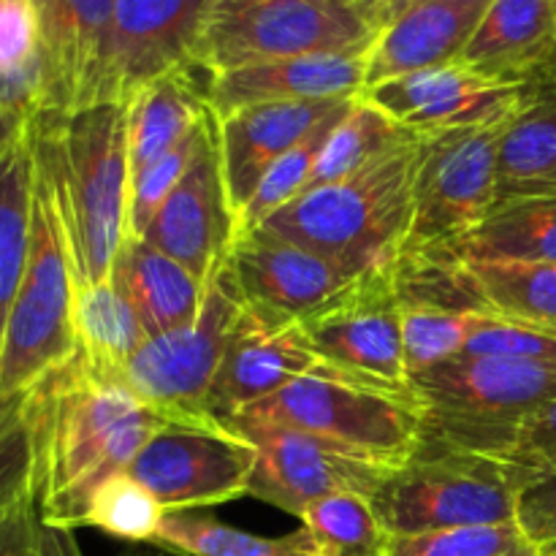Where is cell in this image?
Listing matches in <instances>:
<instances>
[{
	"label": "cell",
	"instance_id": "1",
	"mask_svg": "<svg viewBox=\"0 0 556 556\" xmlns=\"http://www.w3.org/2000/svg\"><path fill=\"white\" fill-rule=\"evenodd\" d=\"M22 413L33 503L54 530L81 527L96 489L128 472L161 429L179 424L147 405L123 372H106L79 353L22 394Z\"/></svg>",
	"mask_w": 556,
	"mask_h": 556
},
{
	"label": "cell",
	"instance_id": "2",
	"mask_svg": "<svg viewBox=\"0 0 556 556\" xmlns=\"http://www.w3.org/2000/svg\"><path fill=\"white\" fill-rule=\"evenodd\" d=\"M38 179L52 199L76 288L112 277L128 233V109L101 103L33 119Z\"/></svg>",
	"mask_w": 556,
	"mask_h": 556
},
{
	"label": "cell",
	"instance_id": "3",
	"mask_svg": "<svg viewBox=\"0 0 556 556\" xmlns=\"http://www.w3.org/2000/svg\"><path fill=\"white\" fill-rule=\"evenodd\" d=\"M421 136L362 172L299 195L261 228L326 255L356 277L394 266L413 217Z\"/></svg>",
	"mask_w": 556,
	"mask_h": 556
},
{
	"label": "cell",
	"instance_id": "4",
	"mask_svg": "<svg viewBox=\"0 0 556 556\" xmlns=\"http://www.w3.org/2000/svg\"><path fill=\"white\" fill-rule=\"evenodd\" d=\"M402 0H210L195 65L244 68L302 54L367 52Z\"/></svg>",
	"mask_w": 556,
	"mask_h": 556
},
{
	"label": "cell",
	"instance_id": "5",
	"mask_svg": "<svg viewBox=\"0 0 556 556\" xmlns=\"http://www.w3.org/2000/svg\"><path fill=\"white\" fill-rule=\"evenodd\" d=\"M421 443L505 459L521 429L556 400V364L456 356L410 380Z\"/></svg>",
	"mask_w": 556,
	"mask_h": 556
},
{
	"label": "cell",
	"instance_id": "6",
	"mask_svg": "<svg viewBox=\"0 0 556 556\" xmlns=\"http://www.w3.org/2000/svg\"><path fill=\"white\" fill-rule=\"evenodd\" d=\"M521 483L519 472L497 456L421 443L405 465L391 470L372 508L391 541L514 525Z\"/></svg>",
	"mask_w": 556,
	"mask_h": 556
},
{
	"label": "cell",
	"instance_id": "7",
	"mask_svg": "<svg viewBox=\"0 0 556 556\" xmlns=\"http://www.w3.org/2000/svg\"><path fill=\"white\" fill-rule=\"evenodd\" d=\"M244 413L331 440L389 467L405 465L424 438L416 391L362 383L348 375L293 380Z\"/></svg>",
	"mask_w": 556,
	"mask_h": 556
},
{
	"label": "cell",
	"instance_id": "8",
	"mask_svg": "<svg viewBox=\"0 0 556 556\" xmlns=\"http://www.w3.org/2000/svg\"><path fill=\"white\" fill-rule=\"evenodd\" d=\"M74 296L68 250L52 199L36 172L30 255L0 345V396L25 394L76 356Z\"/></svg>",
	"mask_w": 556,
	"mask_h": 556
},
{
	"label": "cell",
	"instance_id": "9",
	"mask_svg": "<svg viewBox=\"0 0 556 556\" xmlns=\"http://www.w3.org/2000/svg\"><path fill=\"white\" fill-rule=\"evenodd\" d=\"M244 313V296L228 255L206 280L204 302L188 326L150 337L123 369L130 389L179 424H220L206 413L228 340Z\"/></svg>",
	"mask_w": 556,
	"mask_h": 556
},
{
	"label": "cell",
	"instance_id": "10",
	"mask_svg": "<svg viewBox=\"0 0 556 556\" xmlns=\"http://www.w3.org/2000/svg\"><path fill=\"white\" fill-rule=\"evenodd\" d=\"M500 134L503 128L421 136L405 250L451 253L486 220L497 204Z\"/></svg>",
	"mask_w": 556,
	"mask_h": 556
},
{
	"label": "cell",
	"instance_id": "11",
	"mask_svg": "<svg viewBox=\"0 0 556 556\" xmlns=\"http://www.w3.org/2000/svg\"><path fill=\"white\" fill-rule=\"evenodd\" d=\"M223 424L255 445L258 459L250 494L293 516H302L304 508L334 494L372 500L383 489L391 470H396L331 440L250 413H239Z\"/></svg>",
	"mask_w": 556,
	"mask_h": 556
},
{
	"label": "cell",
	"instance_id": "12",
	"mask_svg": "<svg viewBox=\"0 0 556 556\" xmlns=\"http://www.w3.org/2000/svg\"><path fill=\"white\" fill-rule=\"evenodd\" d=\"M255 445L228 424H172L128 467L166 514L231 503L250 494Z\"/></svg>",
	"mask_w": 556,
	"mask_h": 556
},
{
	"label": "cell",
	"instance_id": "13",
	"mask_svg": "<svg viewBox=\"0 0 556 556\" xmlns=\"http://www.w3.org/2000/svg\"><path fill=\"white\" fill-rule=\"evenodd\" d=\"M315 353L362 383L413 389L402 353V304L389 269L369 271L351 288L299 320Z\"/></svg>",
	"mask_w": 556,
	"mask_h": 556
},
{
	"label": "cell",
	"instance_id": "14",
	"mask_svg": "<svg viewBox=\"0 0 556 556\" xmlns=\"http://www.w3.org/2000/svg\"><path fill=\"white\" fill-rule=\"evenodd\" d=\"M527 85L494 81L467 65L418 71L362 92L364 101L416 136L505 128L527 101Z\"/></svg>",
	"mask_w": 556,
	"mask_h": 556
},
{
	"label": "cell",
	"instance_id": "15",
	"mask_svg": "<svg viewBox=\"0 0 556 556\" xmlns=\"http://www.w3.org/2000/svg\"><path fill=\"white\" fill-rule=\"evenodd\" d=\"M313 375L340 372L309 348L299 324L261 313L244 302V313L212 383L206 413L217 421H228L269 400L293 380Z\"/></svg>",
	"mask_w": 556,
	"mask_h": 556
},
{
	"label": "cell",
	"instance_id": "16",
	"mask_svg": "<svg viewBox=\"0 0 556 556\" xmlns=\"http://www.w3.org/2000/svg\"><path fill=\"white\" fill-rule=\"evenodd\" d=\"M206 11L210 0H114L109 103H128L150 81L195 68Z\"/></svg>",
	"mask_w": 556,
	"mask_h": 556
},
{
	"label": "cell",
	"instance_id": "17",
	"mask_svg": "<svg viewBox=\"0 0 556 556\" xmlns=\"http://www.w3.org/2000/svg\"><path fill=\"white\" fill-rule=\"evenodd\" d=\"M41 114L71 117L109 103V27L114 0H38Z\"/></svg>",
	"mask_w": 556,
	"mask_h": 556
},
{
	"label": "cell",
	"instance_id": "18",
	"mask_svg": "<svg viewBox=\"0 0 556 556\" xmlns=\"http://www.w3.org/2000/svg\"><path fill=\"white\" fill-rule=\"evenodd\" d=\"M228 264L250 307L293 324L313 315L358 280L337 261L288 242L266 228L233 239Z\"/></svg>",
	"mask_w": 556,
	"mask_h": 556
},
{
	"label": "cell",
	"instance_id": "19",
	"mask_svg": "<svg viewBox=\"0 0 556 556\" xmlns=\"http://www.w3.org/2000/svg\"><path fill=\"white\" fill-rule=\"evenodd\" d=\"M139 239L201 280H210L215 266L226 258L237 239V217L228 201L215 134Z\"/></svg>",
	"mask_w": 556,
	"mask_h": 556
},
{
	"label": "cell",
	"instance_id": "20",
	"mask_svg": "<svg viewBox=\"0 0 556 556\" xmlns=\"http://www.w3.org/2000/svg\"><path fill=\"white\" fill-rule=\"evenodd\" d=\"M356 98L258 103L215 117L217 152L233 217L244 210L271 163L345 112Z\"/></svg>",
	"mask_w": 556,
	"mask_h": 556
},
{
	"label": "cell",
	"instance_id": "21",
	"mask_svg": "<svg viewBox=\"0 0 556 556\" xmlns=\"http://www.w3.org/2000/svg\"><path fill=\"white\" fill-rule=\"evenodd\" d=\"M492 0H402L367 52L364 90L418 71L462 63Z\"/></svg>",
	"mask_w": 556,
	"mask_h": 556
},
{
	"label": "cell",
	"instance_id": "22",
	"mask_svg": "<svg viewBox=\"0 0 556 556\" xmlns=\"http://www.w3.org/2000/svg\"><path fill=\"white\" fill-rule=\"evenodd\" d=\"M367 52L302 54L223 71L210 76L206 103L215 117H223L258 103L356 98L367 81Z\"/></svg>",
	"mask_w": 556,
	"mask_h": 556
},
{
	"label": "cell",
	"instance_id": "23",
	"mask_svg": "<svg viewBox=\"0 0 556 556\" xmlns=\"http://www.w3.org/2000/svg\"><path fill=\"white\" fill-rule=\"evenodd\" d=\"M556 47L554 0H492L462 65L508 85H530Z\"/></svg>",
	"mask_w": 556,
	"mask_h": 556
},
{
	"label": "cell",
	"instance_id": "24",
	"mask_svg": "<svg viewBox=\"0 0 556 556\" xmlns=\"http://www.w3.org/2000/svg\"><path fill=\"white\" fill-rule=\"evenodd\" d=\"M112 277L134 304L147 340L188 326L204 302L206 280L139 237L125 239Z\"/></svg>",
	"mask_w": 556,
	"mask_h": 556
},
{
	"label": "cell",
	"instance_id": "25",
	"mask_svg": "<svg viewBox=\"0 0 556 556\" xmlns=\"http://www.w3.org/2000/svg\"><path fill=\"white\" fill-rule=\"evenodd\" d=\"M527 87L525 106L500 134L497 201L556 195V85Z\"/></svg>",
	"mask_w": 556,
	"mask_h": 556
},
{
	"label": "cell",
	"instance_id": "26",
	"mask_svg": "<svg viewBox=\"0 0 556 556\" xmlns=\"http://www.w3.org/2000/svg\"><path fill=\"white\" fill-rule=\"evenodd\" d=\"M130 182L147 166L179 144L210 114L206 90H199L193 68L174 71L141 87L128 103Z\"/></svg>",
	"mask_w": 556,
	"mask_h": 556
},
{
	"label": "cell",
	"instance_id": "27",
	"mask_svg": "<svg viewBox=\"0 0 556 556\" xmlns=\"http://www.w3.org/2000/svg\"><path fill=\"white\" fill-rule=\"evenodd\" d=\"M33 201H36V152H33V123H25L0 147V345L30 255Z\"/></svg>",
	"mask_w": 556,
	"mask_h": 556
},
{
	"label": "cell",
	"instance_id": "28",
	"mask_svg": "<svg viewBox=\"0 0 556 556\" xmlns=\"http://www.w3.org/2000/svg\"><path fill=\"white\" fill-rule=\"evenodd\" d=\"M467 264H556V195L497 201L456 250Z\"/></svg>",
	"mask_w": 556,
	"mask_h": 556
},
{
	"label": "cell",
	"instance_id": "29",
	"mask_svg": "<svg viewBox=\"0 0 556 556\" xmlns=\"http://www.w3.org/2000/svg\"><path fill=\"white\" fill-rule=\"evenodd\" d=\"M74 334L76 353L106 372H123L147 342L144 326L114 277L76 288Z\"/></svg>",
	"mask_w": 556,
	"mask_h": 556
},
{
	"label": "cell",
	"instance_id": "30",
	"mask_svg": "<svg viewBox=\"0 0 556 556\" xmlns=\"http://www.w3.org/2000/svg\"><path fill=\"white\" fill-rule=\"evenodd\" d=\"M152 546L182 556H320L307 527H299L282 538H264L206 519L193 510L163 516Z\"/></svg>",
	"mask_w": 556,
	"mask_h": 556
},
{
	"label": "cell",
	"instance_id": "31",
	"mask_svg": "<svg viewBox=\"0 0 556 556\" xmlns=\"http://www.w3.org/2000/svg\"><path fill=\"white\" fill-rule=\"evenodd\" d=\"M413 139H418V136L400 128L394 119L386 117L380 109H375L372 103L358 96L326 139L318 163H315L313 179L307 185V193L362 172L369 163L389 155L391 150Z\"/></svg>",
	"mask_w": 556,
	"mask_h": 556
},
{
	"label": "cell",
	"instance_id": "32",
	"mask_svg": "<svg viewBox=\"0 0 556 556\" xmlns=\"http://www.w3.org/2000/svg\"><path fill=\"white\" fill-rule=\"evenodd\" d=\"M489 315L556 331V264H470Z\"/></svg>",
	"mask_w": 556,
	"mask_h": 556
},
{
	"label": "cell",
	"instance_id": "33",
	"mask_svg": "<svg viewBox=\"0 0 556 556\" xmlns=\"http://www.w3.org/2000/svg\"><path fill=\"white\" fill-rule=\"evenodd\" d=\"M348 109L342 114H337L334 119H329L326 125H320L309 139H304L302 144H296L291 152H286L280 161L271 163L269 172L261 177L258 188L253 190L250 201L244 204V210L237 215V237L261 228L269 217H275L277 212L286 210L288 204H293L299 195L307 193V185L309 179H313L320 150H324L326 139H329V134L334 130V125L348 114Z\"/></svg>",
	"mask_w": 556,
	"mask_h": 556
},
{
	"label": "cell",
	"instance_id": "34",
	"mask_svg": "<svg viewBox=\"0 0 556 556\" xmlns=\"http://www.w3.org/2000/svg\"><path fill=\"white\" fill-rule=\"evenodd\" d=\"M163 505L128 472H117L96 489L87 503L81 527H96L128 543H155L163 525Z\"/></svg>",
	"mask_w": 556,
	"mask_h": 556
},
{
	"label": "cell",
	"instance_id": "35",
	"mask_svg": "<svg viewBox=\"0 0 556 556\" xmlns=\"http://www.w3.org/2000/svg\"><path fill=\"white\" fill-rule=\"evenodd\" d=\"M215 134V114H206L182 141H179L174 150H168L166 155L157 157L152 166H147L139 177L130 182V199H128V233L130 237H141L147 231V226L152 223V217L157 215V210L163 206V201L174 193L182 177L188 174V168L193 166V161L199 157V152L204 150L206 141Z\"/></svg>",
	"mask_w": 556,
	"mask_h": 556
},
{
	"label": "cell",
	"instance_id": "36",
	"mask_svg": "<svg viewBox=\"0 0 556 556\" xmlns=\"http://www.w3.org/2000/svg\"><path fill=\"white\" fill-rule=\"evenodd\" d=\"M478 318L451 309L402 307V353L410 380L459 356Z\"/></svg>",
	"mask_w": 556,
	"mask_h": 556
},
{
	"label": "cell",
	"instance_id": "37",
	"mask_svg": "<svg viewBox=\"0 0 556 556\" xmlns=\"http://www.w3.org/2000/svg\"><path fill=\"white\" fill-rule=\"evenodd\" d=\"M391 556H538L521 527L492 525L391 541Z\"/></svg>",
	"mask_w": 556,
	"mask_h": 556
},
{
	"label": "cell",
	"instance_id": "38",
	"mask_svg": "<svg viewBox=\"0 0 556 556\" xmlns=\"http://www.w3.org/2000/svg\"><path fill=\"white\" fill-rule=\"evenodd\" d=\"M459 356L556 364V331L500 318V315H481Z\"/></svg>",
	"mask_w": 556,
	"mask_h": 556
},
{
	"label": "cell",
	"instance_id": "39",
	"mask_svg": "<svg viewBox=\"0 0 556 556\" xmlns=\"http://www.w3.org/2000/svg\"><path fill=\"white\" fill-rule=\"evenodd\" d=\"M516 525L538 556H556V467L538 472L521 486Z\"/></svg>",
	"mask_w": 556,
	"mask_h": 556
},
{
	"label": "cell",
	"instance_id": "40",
	"mask_svg": "<svg viewBox=\"0 0 556 556\" xmlns=\"http://www.w3.org/2000/svg\"><path fill=\"white\" fill-rule=\"evenodd\" d=\"M41 14L38 0H0V76L20 71L38 58Z\"/></svg>",
	"mask_w": 556,
	"mask_h": 556
},
{
	"label": "cell",
	"instance_id": "41",
	"mask_svg": "<svg viewBox=\"0 0 556 556\" xmlns=\"http://www.w3.org/2000/svg\"><path fill=\"white\" fill-rule=\"evenodd\" d=\"M510 467L521 476V481H530L532 476L556 467V400L548 402L530 424L519 432L514 448L505 456ZM521 483V486H525Z\"/></svg>",
	"mask_w": 556,
	"mask_h": 556
},
{
	"label": "cell",
	"instance_id": "42",
	"mask_svg": "<svg viewBox=\"0 0 556 556\" xmlns=\"http://www.w3.org/2000/svg\"><path fill=\"white\" fill-rule=\"evenodd\" d=\"M30 554L33 556H85L76 546L71 530H54L38 519V510L30 519Z\"/></svg>",
	"mask_w": 556,
	"mask_h": 556
},
{
	"label": "cell",
	"instance_id": "43",
	"mask_svg": "<svg viewBox=\"0 0 556 556\" xmlns=\"http://www.w3.org/2000/svg\"><path fill=\"white\" fill-rule=\"evenodd\" d=\"M535 81H552V85H556V47H554V52H552V58H548V63H546V68L541 71V76H538Z\"/></svg>",
	"mask_w": 556,
	"mask_h": 556
},
{
	"label": "cell",
	"instance_id": "44",
	"mask_svg": "<svg viewBox=\"0 0 556 556\" xmlns=\"http://www.w3.org/2000/svg\"><path fill=\"white\" fill-rule=\"evenodd\" d=\"M16 128H22V125H16V123H11V119H5L3 114H0V147L5 144V141L11 139V134H14Z\"/></svg>",
	"mask_w": 556,
	"mask_h": 556
},
{
	"label": "cell",
	"instance_id": "45",
	"mask_svg": "<svg viewBox=\"0 0 556 556\" xmlns=\"http://www.w3.org/2000/svg\"><path fill=\"white\" fill-rule=\"evenodd\" d=\"M128 556H182V554H163V552H130Z\"/></svg>",
	"mask_w": 556,
	"mask_h": 556
},
{
	"label": "cell",
	"instance_id": "46",
	"mask_svg": "<svg viewBox=\"0 0 556 556\" xmlns=\"http://www.w3.org/2000/svg\"><path fill=\"white\" fill-rule=\"evenodd\" d=\"M554 11H556V0H554Z\"/></svg>",
	"mask_w": 556,
	"mask_h": 556
}]
</instances>
